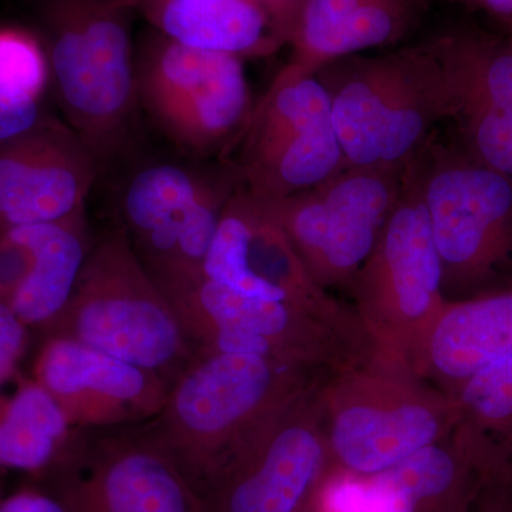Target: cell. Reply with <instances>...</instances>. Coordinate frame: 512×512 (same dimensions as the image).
Wrapping results in <instances>:
<instances>
[{
    "instance_id": "obj_21",
    "label": "cell",
    "mask_w": 512,
    "mask_h": 512,
    "mask_svg": "<svg viewBox=\"0 0 512 512\" xmlns=\"http://www.w3.org/2000/svg\"><path fill=\"white\" fill-rule=\"evenodd\" d=\"M463 427L370 476L394 512H473L490 470Z\"/></svg>"
},
{
    "instance_id": "obj_17",
    "label": "cell",
    "mask_w": 512,
    "mask_h": 512,
    "mask_svg": "<svg viewBox=\"0 0 512 512\" xmlns=\"http://www.w3.org/2000/svg\"><path fill=\"white\" fill-rule=\"evenodd\" d=\"M434 39L458 144L512 181V37L457 28Z\"/></svg>"
},
{
    "instance_id": "obj_29",
    "label": "cell",
    "mask_w": 512,
    "mask_h": 512,
    "mask_svg": "<svg viewBox=\"0 0 512 512\" xmlns=\"http://www.w3.org/2000/svg\"><path fill=\"white\" fill-rule=\"evenodd\" d=\"M29 265L28 248L8 232H0V303L9 306L28 274Z\"/></svg>"
},
{
    "instance_id": "obj_7",
    "label": "cell",
    "mask_w": 512,
    "mask_h": 512,
    "mask_svg": "<svg viewBox=\"0 0 512 512\" xmlns=\"http://www.w3.org/2000/svg\"><path fill=\"white\" fill-rule=\"evenodd\" d=\"M447 301L512 289V181L436 137L417 154Z\"/></svg>"
},
{
    "instance_id": "obj_10",
    "label": "cell",
    "mask_w": 512,
    "mask_h": 512,
    "mask_svg": "<svg viewBox=\"0 0 512 512\" xmlns=\"http://www.w3.org/2000/svg\"><path fill=\"white\" fill-rule=\"evenodd\" d=\"M407 164L345 167L309 190L256 200L285 232L313 281L330 295L348 293L399 198Z\"/></svg>"
},
{
    "instance_id": "obj_31",
    "label": "cell",
    "mask_w": 512,
    "mask_h": 512,
    "mask_svg": "<svg viewBox=\"0 0 512 512\" xmlns=\"http://www.w3.org/2000/svg\"><path fill=\"white\" fill-rule=\"evenodd\" d=\"M474 512H512V471L485 480Z\"/></svg>"
},
{
    "instance_id": "obj_20",
    "label": "cell",
    "mask_w": 512,
    "mask_h": 512,
    "mask_svg": "<svg viewBox=\"0 0 512 512\" xmlns=\"http://www.w3.org/2000/svg\"><path fill=\"white\" fill-rule=\"evenodd\" d=\"M512 357V289L448 301L417 372L453 393L484 367Z\"/></svg>"
},
{
    "instance_id": "obj_19",
    "label": "cell",
    "mask_w": 512,
    "mask_h": 512,
    "mask_svg": "<svg viewBox=\"0 0 512 512\" xmlns=\"http://www.w3.org/2000/svg\"><path fill=\"white\" fill-rule=\"evenodd\" d=\"M424 10L426 0H303L282 70L316 76L340 57L396 46Z\"/></svg>"
},
{
    "instance_id": "obj_15",
    "label": "cell",
    "mask_w": 512,
    "mask_h": 512,
    "mask_svg": "<svg viewBox=\"0 0 512 512\" xmlns=\"http://www.w3.org/2000/svg\"><path fill=\"white\" fill-rule=\"evenodd\" d=\"M204 276L244 295L293 303L333 319H356L350 306L320 288L264 205L241 187L222 210Z\"/></svg>"
},
{
    "instance_id": "obj_25",
    "label": "cell",
    "mask_w": 512,
    "mask_h": 512,
    "mask_svg": "<svg viewBox=\"0 0 512 512\" xmlns=\"http://www.w3.org/2000/svg\"><path fill=\"white\" fill-rule=\"evenodd\" d=\"M451 394L478 450L512 470V357L484 367Z\"/></svg>"
},
{
    "instance_id": "obj_22",
    "label": "cell",
    "mask_w": 512,
    "mask_h": 512,
    "mask_svg": "<svg viewBox=\"0 0 512 512\" xmlns=\"http://www.w3.org/2000/svg\"><path fill=\"white\" fill-rule=\"evenodd\" d=\"M156 32L184 45L245 57L281 49L271 20L254 0H124Z\"/></svg>"
},
{
    "instance_id": "obj_23",
    "label": "cell",
    "mask_w": 512,
    "mask_h": 512,
    "mask_svg": "<svg viewBox=\"0 0 512 512\" xmlns=\"http://www.w3.org/2000/svg\"><path fill=\"white\" fill-rule=\"evenodd\" d=\"M28 248V274L9 302L26 328H43L63 311L89 255L86 210L69 220L10 229Z\"/></svg>"
},
{
    "instance_id": "obj_11",
    "label": "cell",
    "mask_w": 512,
    "mask_h": 512,
    "mask_svg": "<svg viewBox=\"0 0 512 512\" xmlns=\"http://www.w3.org/2000/svg\"><path fill=\"white\" fill-rule=\"evenodd\" d=\"M318 383L296 397L198 491L204 512H303L333 477Z\"/></svg>"
},
{
    "instance_id": "obj_30",
    "label": "cell",
    "mask_w": 512,
    "mask_h": 512,
    "mask_svg": "<svg viewBox=\"0 0 512 512\" xmlns=\"http://www.w3.org/2000/svg\"><path fill=\"white\" fill-rule=\"evenodd\" d=\"M269 20L279 45L288 46L303 0H254Z\"/></svg>"
},
{
    "instance_id": "obj_1",
    "label": "cell",
    "mask_w": 512,
    "mask_h": 512,
    "mask_svg": "<svg viewBox=\"0 0 512 512\" xmlns=\"http://www.w3.org/2000/svg\"><path fill=\"white\" fill-rule=\"evenodd\" d=\"M325 376L264 356L200 355L175 380L160 413L144 424L198 494L229 458Z\"/></svg>"
},
{
    "instance_id": "obj_5",
    "label": "cell",
    "mask_w": 512,
    "mask_h": 512,
    "mask_svg": "<svg viewBox=\"0 0 512 512\" xmlns=\"http://www.w3.org/2000/svg\"><path fill=\"white\" fill-rule=\"evenodd\" d=\"M131 12L124 0H43L60 106L100 164L126 146L140 106Z\"/></svg>"
},
{
    "instance_id": "obj_26",
    "label": "cell",
    "mask_w": 512,
    "mask_h": 512,
    "mask_svg": "<svg viewBox=\"0 0 512 512\" xmlns=\"http://www.w3.org/2000/svg\"><path fill=\"white\" fill-rule=\"evenodd\" d=\"M49 76L45 46L32 33L0 28V82L40 100Z\"/></svg>"
},
{
    "instance_id": "obj_6",
    "label": "cell",
    "mask_w": 512,
    "mask_h": 512,
    "mask_svg": "<svg viewBox=\"0 0 512 512\" xmlns=\"http://www.w3.org/2000/svg\"><path fill=\"white\" fill-rule=\"evenodd\" d=\"M348 293L375 352L419 369L448 301L417 156L407 164L399 198Z\"/></svg>"
},
{
    "instance_id": "obj_4",
    "label": "cell",
    "mask_w": 512,
    "mask_h": 512,
    "mask_svg": "<svg viewBox=\"0 0 512 512\" xmlns=\"http://www.w3.org/2000/svg\"><path fill=\"white\" fill-rule=\"evenodd\" d=\"M45 338H63L154 373L173 386L197 355L167 296L123 231L90 248L72 298Z\"/></svg>"
},
{
    "instance_id": "obj_2",
    "label": "cell",
    "mask_w": 512,
    "mask_h": 512,
    "mask_svg": "<svg viewBox=\"0 0 512 512\" xmlns=\"http://www.w3.org/2000/svg\"><path fill=\"white\" fill-rule=\"evenodd\" d=\"M316 76L328 92L346 167H402L451 120L436 39L340 57Z\"/></svg>"
},
{
    "instance_id": "obj_16",
    "label": "cell",
    "mask_w": 512,
    "mask_h": 512,
    "mask_svg": "<svg viewBox=\"0 0 512 512\" xmlns=\"http://www.w3.org/2000/svg\"><path fill=\"white\" fill-rule=\"evenodd\" d=\"M100 163L86 143L46 116L0 144V232L69 220L86 210Z\"/></svg>"
},
{
    "instance_id": "obj_9",
    "label": "cell",
    "mask_w": 512,
    "mask_h": 512,
    "mask_svg": "<svg viewBox=\"0 0 512 512\" xmlns=\"http://www.w3.org/2000/svg\"><path fill=\"white\" fill-rule=\"evenodd\" d=\"M242 60L153 30L136 53L138 104L178 146L227 150L254 106Z\"/></svg>"
},
{
    "instance_id": "obj_27",
    "label": "cell",
    "mask_w": 512,
    "mask_h": 512,
    "mask_svg": "<svg viewBox=\"0 0 512 512\" xmlns=\"http://www.w3.org/2000/svg\"><path fill=\"white\" fill-rule=\"evenodd\" d=\"M45 119L39 99L0 82V144L25 136Z\"/></svg>"
},
{
    "instance_id": "obj_14",
    "label": "cell",
    "mask_w": 512,
    "mask_h": 512,
    "mask_svg": "<svg viewBox=\"0 0 512 512\" xmlns=\"http://www.w3.org/2000/svg\"><path fill=\"white\" fill-rule=\"evenodd\" d=\"M59 458L82 473L69 512H204L200 495L146 424L73 429Z\"/></svg>"
},
{
    "instance_id": "obj_12",
    "label": "cell",
    "mask_w": 512,
    "mask_h": 512,
    "mask_svg": "<svg viewBox=\"0 0 512 512\" xmlns=\"http://www.w3.org/2000/svg\"><path fill=\"white\" fill-rule=\"evenodd\" d=\"M235 177L177 164L143 168L121 197L123 231L161 291L198 281Z\"/></svg>"
},
{
    "instance_id": "obj_13",
    "label": "cell",
    "mask_w": 512,
    "mask_h": 512,
    "mask_svg": "<svg viewBox=\"0 0 512 512\" xmlns=\"http://www.w3.org/2000/svg\"><path fill=\"white\" fill-rule=\"evenodd\" d=\"M188 340L207 330H234L271 343L285 360L320 375L373 355L356 319H333L293 305L244 295L202 276L163 292Z\"/></svg>"
},
{
    "instance_id": "obj_8",
    "label": "cell",
    "mask_w": 512,
    "mask_h": 512,
    "mask_svg": "<svg viewBox=\"0 0 512 512\" xmlns=\"http://www.w3.org/2000/svg\"><path fill=\"white\" fill-rule=\"evenodd\" d=\"M229 147L237 148L238 187L259 200L309 190L346 167L328 92L318 76L282 69Z\"/></svg>"
},
{
    "instance_id": "obj_32",
    "label": "cell",
    "mask_w": 512,
    "mask_h": 512,
    "mask_svg": "<svg viewBox=\"0 0 512 512\" xmlns=\"http://www.w3.org/2000/svg\"><path fill=\"white\" fill-rule=\"evenodd\" d=\"M0 512H69L66 505L39 493H19L0 504Z\"/></svg>"
},
{
    "instance_id": "obj_3",
    "label": "cell",
    "mask_w": 512,
    "mask_h": 512,
    "mask_svg": "<svg viewBox=\"0 0 512 512\" xmlns=\"http://www.w3.org/2000/svg\"><path fill=\"white\" fill-rule=\"evenodd\" d=\"M318 404L333 470L349 476L397 466L447 439L461 419L453 394L379 353L323 377Z\"/></svg>"
},
{
    "instance_id": "obj_28",
    "label": "cell",
    "mask_w": 512,
    "mask_h": 512,
    "mask_svg": "<svg viewBox=\"0 0 512 512\" xmlns=\"http://www.w3.org/2000/svg\"><path fill=\"white\" fill-rule=\"evenodd\" d=\"M28 343V328L6 303H0V389L15 375Z\"/></svg>"
},
{
    "instance_id": "obj_34",
    "label": "cell",
    "mask_w": 512,
    "mask_h": 512,
    "mask_svg": "<svg viewBox=\"0 0 512 512\" xmlns=\"http://www.w3.org/2000/svg\"><path fill=\"white\" fill-rule=\"evenodd\" d=\"M303 512H328L325 510V508L322 507V504L319 503H315L313 505H311V507L308 508V510H305Z\"/></svg>"
},
{
    "instance_id": "obj_24",
    "label": "cell",
    "mask_w": 512,
    "mask_h": 512,
    "mask_svg": "<svg viewBox=\"0 0 512 512\" xmlns=\"http://www.w3.org/2000/svg\"><path fill=\"white\" fill-rule=\"evenodd\" d=\"M73 427L62 407L35 380L0 397V467L43 470L56 463Z\"/></svg>"
},
{
    "instance_id": "obj_18",
    "label": "cell",
    "mask_w": 512,
    "mask_h": 512,
    "mask_svg": "<svg viewBox=\"0 0 512 512\" xmlns=\"http://www.w3.org/2000/svg\"><path fill=\"white\" fill-rule=\"evenodd\" d=\"M35 380L62 407L73 429L144 423L163 409L161 377L63 338H45Z\"/></svg>"
},
{
    "instance_id": "obj_33",
    "label": "cell",
    "mask_w": 512,
    "mask_h": 512,
    "mask_svg": "<svg viewBox=\"0 0 512 512\" xmlns=\"http://www.w3.org/2000/svg\"><path fill=\"white\" fill-rule=\"evenodd\" d=\"M463 3L467 8L480 10L500 23L504 35L512 37V0H454Z\"/></svg>"
}]
</instances>
